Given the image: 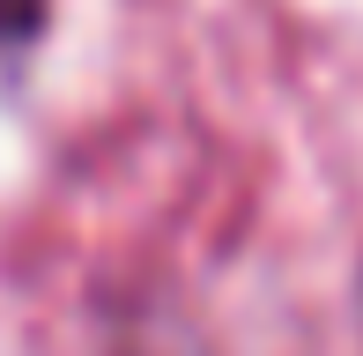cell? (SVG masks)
Returning a JSON list of instances; mask_svg holds the SVG:
<instances>
[{
  "instance_id": "cell-1",
  "label": "cell",
  "mask_w": 363,
  "mask_h": 356,
  "mask_svg": "<svg viewBox=\"0 0 363 356\" xmlns=\"http://www.w3.org/2000/svg\"><path fill=\"white\" fill-rule=\"evenodd\" d=\"M38 30H45V0H0V67H15L38 45Z\"/></svg>"
}]
</instances>
